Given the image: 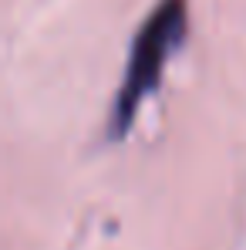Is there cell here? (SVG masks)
Segmentation results:
<instances>
[{
    "label": "cell",
    "instance_id": "1",
    "mask_svg": "<svg viewBox=\"0 0 246 250\" xmlns=\"http://www.w3.org/2000/svg\"><path fill=\"white\" fill-rule=\"evenodd\" d=\"M186 27H189L186 0H159L152 7V14L142 21V27L132 38L122 84H118L112 112H108V128H105L108 139H122L125 132L132 128L138 102L159 84L169 54L186 38Z\"/></svg>",
    "mask_w": 246,
    "mask_h": 250
}]
</instances>
